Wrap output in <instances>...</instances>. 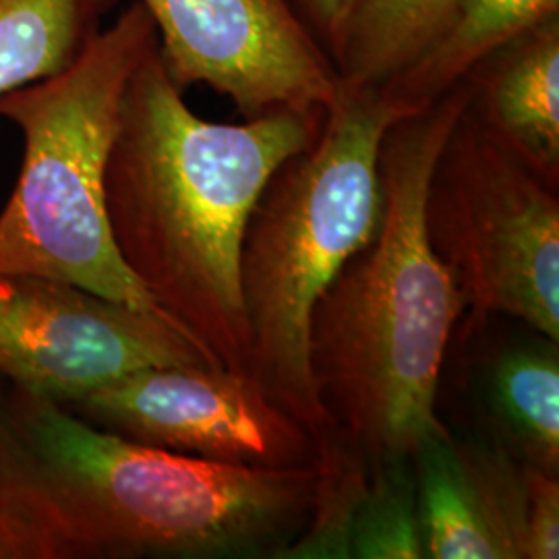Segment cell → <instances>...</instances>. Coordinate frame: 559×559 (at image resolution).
<instances>
[{
    "mask_svg": "<svg viewBox=\"0 0 559 559\" xmlns=\"http://www.w3.org/2000/svg\"><path fill=\"white\" fill-rule=\"evenodd\" d=\"M117 0H0V94L67 69Z\"/></svg>",
    "mask_w": 559,
    "mask_h": 559,
    "instance_id": "9a60e30c",
    "label": "cell"
},
{
    "mask_svg": "<svg viewBox=\"0 0 559 559\" xmlns=\"http://www.w3.org/2000/svg\"><path fill=\"white\" fill-rule=\"evenodd\" d=\"M353 559H425L413 460L371 462L350 537Z\"/></svg>",
    "mask_w": 559,
    "mask_h": 559,
    "instance_id": "e0dca14e",
    "label": "cell"
},
{
    "mask_svg": "<svg viewBox=\"0 0 559 559\" xmlns=\"http://www.w3.org/2000/svg\"><path fill=\"white\" fill-rule=\"evenodd\" d=\"M316 489L307 522L278 559H350V537L371 462L336 431L318 440Z\"/></svg>",
    "mask_w": 559,
    "mask_h": 559,
    "instance_id": "2e32d148",
    "label": "cell"
},
{
    "mask_svg": "<svg viewBox=\"0 0 559 559\" xmlns=\"http://www.w3.org/2000/svg\"><path fill=\"white\" fill-rule=\"evenodd\" d=\"M325 110L278 108L240 124L198 117L158 41L131 73L106 164L120 260L216 362L251 376L240 249L265 185L318 140Z\"/></svg>",
    "mask_w": 559,
    "mask_h": 559,
    "instance_id": "7a4b0ae2",
    "label": "cell"
},
{
    "mask_svg": "<svg viewBox=\"0 0 559 559\" xmlns=\"http://www.w3.org/2000/svg\"><path fill=\"white\" fill-rule=\"evenodd\" d=\"M528 512H526V559L559 558L558 475L526 464Z\"/></svg>",
    "mask_w": 559,
    "mask_h": 559,
    "instance_id": "ac0fdd59",
    "label": "cell"
},
{
    "mask_svg": "<svg viewBox=\"0 0 559 559\" xmlns=\"http://www.w3.org/2000/svg\"><path fill=\"white\" fill-rule=\"evenodd\" d=\"M180 92L207 85L245 120L278 108L325 110L338 73L290 0H140Z\"/></svg>",
    "mask_w": 559,
    "mask_h": 559,
    "instance_id": "ba28073f",
    "label": "cell"
},
{
    "mask_svg": "<svg viewBox=\"0 0 559 559\" xmlns=\"http://www.w3.org/2000/svg\"><path fill=\"white\" fill-rule=\"evenodd\" d=\"M300 20L318 38L321 48L332 59L338 50L348 15L357 0H290Z\"/></svg>",
    "mask_w": 559,
    "mask_h": 559,
    "instance_id": "d6986e66",
    "label": "cell"
},
{
    "mask_svg": "<svg viewBox=\"0 0 559 559\" xmlns=\"http://www.w3.org/2000/svg\"><path fill=\"white\" fill-rule=\"evenodd\" d=\"M408 115L380 87L338 85L320 135L265 185L240 249L251 376L318 441L334 431L309 359L316 305L380 224V152Z\"/></svg>",
    "mask_w": 559,
    "mask_h": 559,
    "instance_id": "277c9868",
    "label": "cell"
},
{
    "mask_svg": "<svg viewBox=\"0 0 559 559\" xmlns=\"http://www.w3.org/2000/svg\"><path fill=\"white\" fill-rule=\"evenodd\" d=\"M466 80L480 117L559 185V17L501 46Z\"/></svg>",
    "mask_w": 559,
    "mask_h": 559,
    "instance_id": "8fae6325",
    "label": "cell"
},
{
    "mask_svg": "<svg viewBox=\"0 0 559 559\" xmlns=\"http://www.w3.org/2000/svg\"><path fill=\"white\" fill-rule=\"evenodd\" d=\"M177 365L218 362L156 309L64 280L0 276V378L9 385L71 408L129 373Z\"/></svg>",
    "mask_w": 559,
    "mask_h": 559,
    "instance_id": "52a82bcc",
    "label": "cell"
},
{
    "mask_svg": "<svg viewBox=\"0 0 559 559\" xmlns=\"http://www.w3.org/2000/svg\"><path fill=\"white\" fill-rule=\"evenodd\" d=\"M316 479V462L182 456L9 383L0 394L2 558L278 559L307 522Z\"/></svg>",
    "mask_w": 559,
    "mask_h": 559,
    "instance_id": "6da1fadb",
    "label": "cell"
},
{
    "mask_svg": "<svg viewBox=\"0 0 559 559\" xmlns=\"http://www.w3.org/2000/svg\"><path fill=\"white\" fill-rule=\"evenodd\" d=\"M4 388H7V381L2 380V378H0V394H2V392H4Z\"/></svg>",
    "mask_w": 559,
    "mask_h": 559,
    "instance_id": "ffe728a7",
    "label": "cell"
},
{
    "mask_svg": "<svg viewBox=\"0 0 559 559\" xmlns=\"http://www.w3.org/2000/svg\"><path fill=\"white\" fill-rule=\"evenodd\" d=\"M425 558L526 559V462L450 429L413 452Z\"/></svg>",
    "mask_w": 559,
    "mask_h": 559,
    "instance_id": "30bf717a",
    "label": "cell"
},
{
    "mask_svg": "<svg viewBox=\"0 0 559 559\" xmlns=\"http://www.w3.org/2000/svg\"><path fill=\"white\" fill-rule=\"evenodd\" d=\"M425 214L464 297L462 336L508 316L559 342L558 182L489 127L473 96L441 147Z\"/></svg>",
    "mask_w": 559,
    "mask_h": 559,
    "instance_id": "8992f818",
    "label": "cell"
},
{
    "mask_svg": "<svg viewBox=\"0 0 559 559\" xmlns=\"http://www.w3.org/2000/svg\"><path fill=\"white\" fill-rule=\"evenodd\" d=\"M554 17H559V0H456L440 36L380 90L408 112H419L501 46Z\"/></svg>",
    "mask_w": 559,
    "mask_h": 559,
    "instance_id": "7c38bea8",
    "label": "cell"
},
{
    "mask_svg": "<svg viewBox=\"0 0 559 559\" xmlns=\"http://www.w3.org/2000/svg\"><path fill=\"white\" fill-rule=\"evenodd\" d=\"M485 404L496 443L516 459L559 475V348L543 338L498 355L485 376Z\"/></svg>",
    "mask_w": 559,
    "mask_h": 559,
    "instance_id": "4fadbf2b",
    "label": "cell"
},
{
    "mask_svg": "<svg viewBox=\"0 0 559 559\" xmlns=\"http://www.w3.org/2000/svg\"><path fill=\"white\" fill-rule=\"evenodd\" d=\"M156 41L135 0L67 69L0 94V119L23 135L20 179L0 212V276L64 280L162 311L120 260L104 189L124 87Z\"/></svg>",
    "mask_w": 559,
    "mask_h": 559,
    "instance_id": "5b68a950",
    "label": "cell"
},
{
    "mask_svg": "<svg viewBox=\"0 0 559 559\" xmlns=\"http://www.w3.org/2000/svg\"><path fill=\"white\" fill-rule=\"evenodd\" d=\"M69 411L127 440L193 459L293 468L318 456V441L260 381L218 365L135 371Z\"/></svg>",
    "mask_w": 559,
    "mask_h": 559,
    "instance_id": "9c48e42d",
    "label": "cell"
},
{
    "mask_svg": "<svg viewBox=\"0 0 559 559\" xmlns=\"http://www.w3.org/2000/svg\"><path fill=\"white\" fill-rule=\"evenodd\" d=\"M456 0H357L332 62L340 85L383 87L436 40Z\"/></svg>",
    "mask_w": 559,
    "mask_h": 559,
    "instance_id": "5bb4252c",
    "label": "cell"
},
{
    "mask_svg": "<svg viewBox=\"0 0 559 559\" xmlns=\"http://www.w3.org/2000/svg\"><path fill=\"white\" fill-rule=\"evenodd\" d=\"M462 81L396 120L381 141V212L373 239L342 265L316 305L311 373L334 431L369 462L411 459L445 433L436 411L441 367L464 297L427 230L441 147L471 102Z\"/></svg>",
    "mask_w": 559,
    "mask_h": 559,
    "instance_id": "3957f363",
    "label": "cell"
}]
</instances>
